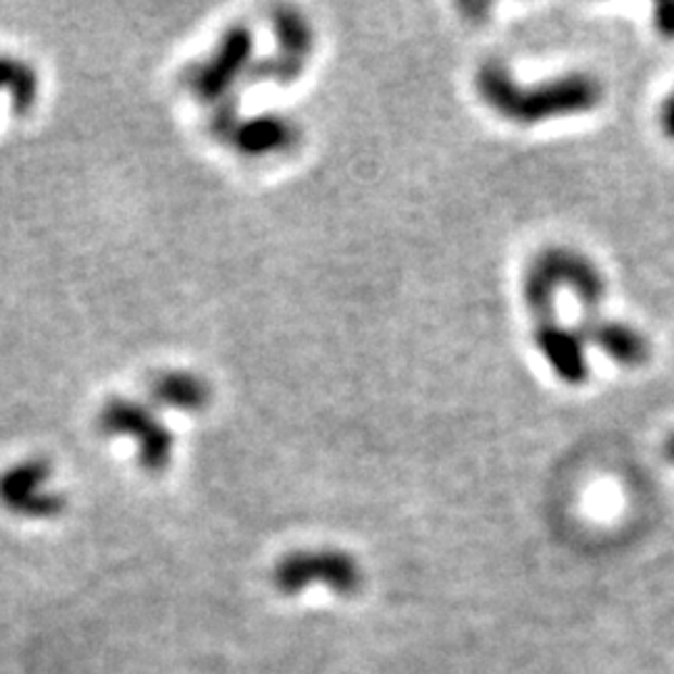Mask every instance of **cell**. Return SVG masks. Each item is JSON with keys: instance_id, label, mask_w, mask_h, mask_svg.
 Instances as JSON below:
<instances>
[{"instance_id": "1", "label": "cell", "mask_w": 674, "mask_h": 674, "mask_svg": "<svg viewBox=\"0 0 674 674\" xmlns=\"http://www.w3.org/2000/svg\"><path fill=\"white\" fill-rule=\"evenodd\" d=\"M477 90L492 111L515 123H542L547 117L587 113L602 100V86L589 75H564L537 88H520L502 63L479 67Z\"/></svg>"}, {"instance_id": "2", "label": "cell", "mask_w": 674, "mask_h": 674, "mask_svg": "<svg viewBox=\"0 0 674 674\" xmlns=\"http://www.w3.org/2000/svg\"><path fill=\"white\" fill-rule=\"evenodd\" d=\"M362 567L352 554L342 550H300L283 558L273 572V583L283 595H300L308 587H327L335 595L350 597L360 592Z\"/></svg>"}, {"instance_id": "3", "label": "cell", "mask_w": 674, "mask_h": 674, "mask_svg": "<svg viewBox=\"0 0 674 674\" xmlns=\"http://www.w3.org/2000/svg\"><path fill=\"white\" fill-rule=\"evenodd\" d=\"M50 467L43 460H30L0 475V502L13 515L46 520L63 510V497L48 490Z\"/></svg>"}, {"instance_id": "4", "label": "cell", "mask_w": 674, "mask_h": 674, "mask_svg": "<svg viewBox=\"0 0 674 674\" xmlns=\"http://www.w3.org/2000/svg\"><path fill=\"white\" fill-rule=\"evenodd\" d=\"M103 427L113 435H130L138 440L142 465L160 470L167 465L173 452V440L167 429L153 420V415L140 404L115 400L103 412Z\"/></svg>"}, {"instance_id": "5", "label": "cell", "mask_w": 674, "mask_h": 674, "mask_svg": "<svg viewBox=\"0 0 674 674\" xmlns=\"http://www.w3.org/2000/svg\"><path fill=\"white\" fill-rule=\"evenodd\" d=\"M539 275H545L554 288H570L583 300L585 308L600 305L604 295V277L592 260L579 255L575 250L567 248H550L533 260V265Z\"/></svg>"}, {"instance_id": "6", "label": "cell", "mask_w": 674, "mask_h": 674, "mask_svg": "<svg viewBox=\"0 0 674 674\" xmlns=\"http://www.w3.org/2000/svg\"><path fill=\"white\" fill-rule=\"evenodd\" d=\"M572 330L583 340V345H597L620 365L637 367L645 365L647 358H650V345H647L645 337L625 323H614V320L587 313Z\"/></svg>"}, {"instance_id": "7", "label": "cell", "mask_w": 674, "mask_h": 674, "mask_svg": "<svg viewBox=\"0 0 674 674\" xmlns=\"http://www.w3.org/2000/svg\"><path fill=\"white\" fill-rule=\"evenodd\" d=\"M535 345L562 383L583 385L587 380L589 370L585 360V345L575 335V330L558 323V315L537 320Z\"/></svg>"}, {"instance_id": "8", "label": "cell", "mask_w": 674, "mask_h": 674, "mask_svg": "<svg viewBox=\"0 0 674 674\" xmlns=\"http://www.w3.org/2000/svg\"><path fill=\"white\" fill-rule=\"evenodd\" d=\"M250 36L246 28H235L223 38L217 53L210 58L205 65H200L192 71L190 86L202 98L221 96V92L230 86L235 75L242 71L248 55H250Z\"/></svg>"}, {"instance_id": "9", "label": "cell", "mask_w": 674, "mask_h": 674, "mask_svg": "<svg viewBox=\"0 0 674 674\" xmlns=\"http://www.w3.org/2000/svg\"><path fill=\"white\" fill-rule=\"evenodd\" d=\"M208 385L190 373H165L153 383V398L175 410H200L208 402Z\"/></svg>"}, {"instance_id": "10", "label": "cell", "mask_w": 674, "mask_h": 674, "mask_svg": "<svg viewBox=\"0 0 674 674\" xmlns=\"http://www.w3.org/2000/svg\"><path fill=\"white\" fill-rule=\"evenodd\" d=\"M298 128L285 117H258L240 128L238 146L248 153H270V150L288 148Z\"/></svg>"}, {"instance_id": "11", "label": "cell", "mask_w": 674, "mask_h": 674, "mask_svg": "<svg viewBox=\"0 0 674 674\" xmlns=\"http://www.w3.org/2000/svg\"><path fill=\"white\" fill-rule=\"evenodd\" d=\"M11 92L18 111H28L38 96V78L30 65L0 55V92Z\"/></svg>"}, {"instance_id": "12", "label": "cell", "mask_w": 674, "mask_h": 674, "mask_svg": "<svg viewBox=\"0 0 674 674\" xmlns=\"http://www.w3.org/2000/svg\"><path fill=\"white\" fill-rule=\"evenodd\" d=\"M277 33H280L283 46L288 48L292 58H300L313 46V40H310L313 38L310 36V25L305 23V18H300L298 13H280V18H277Z\"/></svg>"}, {"instance_id": "13", "label": "cell", "mask_w": 674, "mask_h": 674, "mask_svg": "<svg viewBox=\"0 0 674 674\" xmlns=\"http://www.w3.org/2000/svg\"><path fill=\"white\" fill-rule=\"evenodd\" d=\"M654 25L662 36L674 38V3H660L654 8Z\"/></svg>"}, {"instance_id": "14", "label": "cell", "mask_w": 674, "mask_h": 674, "mask_svg": "<svg viewBox=\"0 0 674 674\" xmlns=\"http://www.w3.org/2000/svg\"><path fill=\"white\" fill-rule=\"evenodd\" d=\"M662 128L674 140V92H672L670 100L662 108Z\"/></svg>"}, {"instance_id": "15", "label": "cell", "mask_w": 674, "mask_h": 674, "mask_svg": "<svg viewBox=\"0 0 674 674\" xmlns=\"http://www.w3.org/2000/svg\"><path fill=\"white\" fill-rule=\"evenodd\" d=\"M664 454H667V460L674 462V435L667 440V445H664Z\"/></svg>"}]
</instances>
